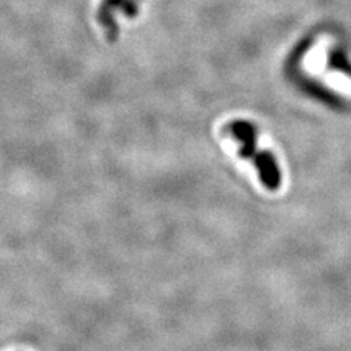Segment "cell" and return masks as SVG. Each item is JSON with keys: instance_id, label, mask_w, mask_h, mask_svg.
I'll list each match as a JSON object with an SVG mask.
<instances>
[{"instance_id": "1", "label": "cell", "mask_w": 351, "mask_h": 351, "mask_svg": "<svg viewBox=\"0 0 351 351\" xmlns=\"http://www.w3.org/2000/svg\"><path fill=\"white\" fill-rule=\"evenodd\" d=\"M228 134L239 144V152L241 157L249 158L259 171L261 182L269 191H277L281 183V174L277 162L268 151L256 148L255 129L247 122H234L228 126Z\"/></svg>"}]
</instances>
